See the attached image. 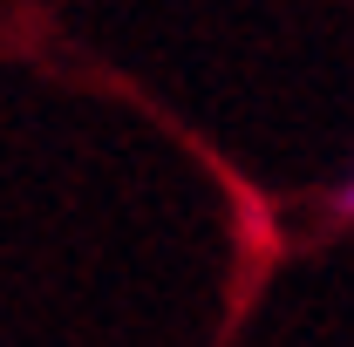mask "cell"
<instances>
[{
	"label": "cell",
	"mask_w": 354,
	"mask_h": 347,
	"mask_svg": "<svg viewBox=\"0 0 354 347\" xmlns=\"http://www.w3.org/2000/svg\"><path fill=\"white\" fill-rule=\"evenodd\" d=\"M327 205H334V218H354V171L334 184V198H327Z\"/></svg>",
	"instance_id": "6da1fadb"
}]
</instances>
